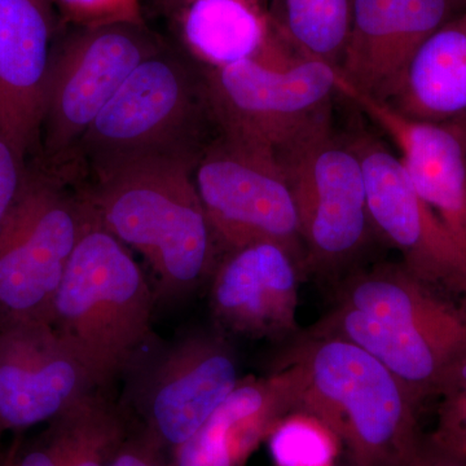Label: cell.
<instances>
[{
    "label": "cell",
    "instance_id": "4",
    "mask_svg": "<svg viewBox=\"0 0 466 466\" xmlns=\"http://www.w3.org/2000/svg\"><path fill=\"white\" fill-rule=\"evenodd\" d=\"M155 294L131 250L101 225L88 204L48 323L84 359L101 388L108 389L142 357Z\"/></svg>",
    "mask_w": 466,
    "mask_h": 466
},
{
    "label": "cell",
    "instance_id": "15",
    "mask_svg": "<svg viewBox=\"0 0 466 466\" xmlns=\"http://www.w3.org/2000/svg\"><path fill=\"white\" fill-rule=\"evenodd\" d=\"M61 26L54 0H0V127L29 162L41 153L46 90Z\"/></svg>",
    "mask_w": 466,
    "mask_h": 466
},
{
    "label": "cell",
    "instance_id": "37",
    "mask_svg": "<svg viewBox=\"0 0 466 466\" xmlns=\"http://www.w3.org/2000/svg\"><path fill=\"white\" fill-rule=\"evenodd\" d=\"M462 2H464V3H465V5H466V0H462Z\"/></svg>",
    "mask_w": 466,
    "mask_h": 466
},
{
    "label": "cell",
    "instance_id": "3",
    "mask_svg": "<svg viewBox=\"0 0 466 466\" xmlns=\"http://www.w3.org/2000/svg\"><path fill=\"white\" fill-rule=\"evenodd\" d=\"M288 359L299 364L297 410L323 422L354 466H408L424 438L420 404L388 368L354 343L308 333Z\"/></svg>",
    "mask_w": 466,
    "mask_h": 466
},
{
    "label": "cell",
    "instance_id": "23",
    "mask_svg": "<svg viewBox=\"0 0 466 466\" xmlns=\"http://www.w3.org/2000/svg\"><path fill=\"white\" fill-rule=\"evenodd\" d=\"M352 0H284L275 25L303 56L339 67L351 25Z\"/></svg>",
    "mask_w": 466,
    "mask_h": 466
},
{
    "label": "cell",
    "instance_id": "33",
    "mask_svg": "<svg viewBox=\"0 0 466 466\" xmlns=\"http://www.w3.org/2000/svg\"><path fill=\"white\" fill-rule=\"evenodd\" d=\"M119 5L125 9L126 15L130 18L131 23L146 24L143 17L142 5L140 0H118Z\"/></svg>",
    "mask_w": 466,
    "mask_h": 466
},
{
    "label": "cell",
    "instance_id": "2",
    "mask_svg": "<svg viewBox=\"0 0 466 466\" xmlns=\"http://www.w3.org/2000/svg\"><path fill=\"white\" fill-rule=\"evenodd\" d=\"M218 131L205 66L170 45L139 64L76 147L73 170L87 182L147 158L196 162Z\"/></svg>",
    "mask_w": 466,
    "mask_h": 466
},
{
    "label": "cell",
    "instance_id": "35",
    "mask_svg": "<svg viewBox=\"0 0 466 466\" xmlns=\"http://www.w3.org/2000/svg\"><path fill=\"white\" fill-rule=\"evenodd\" d=\"M2 434H3L2 431H0V437H2ZM5 456L0 455V461H3V460H5Z\"/></svg>",
    "mask_w": 466,
    "mask_h": 466
},
{
    "label": "cell",
    "instance_id": "14",
    "mask_svg": "<svg viewBox=\"0 0 466 466\" xmlns=\"http://www.w3.org/2000/svg\"><path fill=\"white\" fill-rule=\"evenodd\" d=\"M464 11L462 0H352L339 75L355 90L390 100L422 43Z\"/></svg>",
    "mask_w": 466,
    "mask_h": 466
},
{
    "label": "cell",
    "instance_id": "5",
    "mask_svg": "<svg viewBox=\"0 0 466 466\" xmlns=\"http://www.w3.org/2000/svg\"><path fill=\"white\" fill-rule=\"evenodd\" d=\"M276 156L299 211L306 275L339 285L363 267L377 236L363 167L349 135L334 130L329 115Z\"/></svg>",
    "mask_w": 466,
    "mask_h": 466
},
{
    "label": "cell",
    "instance_id": "6",
    "mask_svg": "<svg viewBox=\"0 0 466 466\" xmlns=\"http://www.w3.org/2000/svg\"><path fill=\"white\" fill-rule=\"evenodd\" d=\"M55 43L36 164L73 170L76 147L118 88L167 45L147 24L66 26Z\"/></svg>",
    "mask_w": 466,
    "mask_h": 466
},
{
    "label": "cell",
    "instance_id": "26",
    "mask_svg": "<svg viewBox=\"0 0 466 466\" xmlns=\"http://www.w3.org/2000/svg\"><path fill=\"white\" fill-rule=\"evenodd\" d=\"M426 440L443 452L466 460V400H441L437 425Z\"/></svg>",
    "mask_w": 466,
    "mask_h": 466
},
{
    "label": "cell",
    "instance_id": "8",
    "mask_svg": "<svg viewBox=\"0 0 466 466\" xmlns=\"http://www.w3.org/2000/svg\"><path fill=\"white\" fill-rule=\"evenodd\" d=\"M193 179L220 256L269 241L305 259L296 201L274 149L218 131L196 161Z\"/></svg>",
    "mask_w": 466,
    "mask_h": 466
},
{
    "label": "cell",
    "instance_id": "21",
    "mask_svg": "<svg viewBox=\"0 0 466 466\" xmlns=\"http://www.w3.org/2000/svg\"><path fill=\"white\" fill-rule=\"evenodd\" d=\"M174 21L187 54L208 69L253 60L274 30L257 0H191Z\"/></svg>",
    "mask_w": 466,
    "mask_h": 466
},
{
    "label": "cell",
    "instance_id": "9",
    "mask_svg": "<svg viewBox=\"0 0 466 466\" xmlns=\"http://www.w3.org/2000/svg\"><path fill=\"white\" fill-rule=\"evenodd\" d=\"M218 130L276 150L332 115L339 67L305 57L288 69L257 60L208 69Z\"/></svg>",
    "mask_w": 466,
    "mask_h": 466
},
{
    "label": "cell",
    "instance_id": "10",
    "mask_svg": "<svg viewBox=\"0 0 466 466\" xmlns=\"http://www.w3.org/2000/svg\"><path fill=\"white\" fill-rule=\"evenodd\" d=\"M240 381V363L225 333L187 334L150 358L146 367L140 364L130 408H125L134 410L131 421L170 455Z\"/></svg>",
    "mask_w": 466,
    "mask_h": 466
},
{
    "label": "cell",
    "instance_id": "7",
    "mask_svg": "<svg viewBox=\"0 0 466 466\" xmlns=\"http://www.w3.org/2000/svg\"><path fill=\"white\" fill-rule=\"evenodd\" d=\"M87 217L75 174L29 162L23 196L0 229V323L48 321Z\"/></svg>",
    "mask_w": 466,
    "mask_h": 466
},
{
    "label": "cell",
    "instance_id": "36",
    "mask_svg": "<svg viewBox=\"0 0 466 466\" xmlns=\"http://www.w3.org/2000/svg\"><path fill=\"white\" fill-rule=\"evenodd\" d=\"M5 460H7V458H5ZM5 460H3V461H0V466H5Z\"/></svg>",
    "mask_w": 466,
    "mask_h": 466
},
{
    "label": "cell",
    "instance_id": "20",
    "mask_svg": "<svg viewBox=\"0 0 466 466\" xmlns=\"http://www.w3.org/2000/svg\"><path fill=\"white\" fill-rule=\"evenodd\" d=\"M385 103L408 118L431 124L466 116V11L422 43Z\"/></svg>",
    "mask_w": 466,
    "mask_h": 466
},
{
    "label": "cell",
    "instance_id": "34",
    "mask_svg": "<svg viewBox=\"0 0 466 466\" xmlns=\"http://www.w3.org/2000/svg\"><path fill=\"white\" fill-rule=\"evenodd\" d=\"M456 126H458L460 135H461L462 142H464V147L466 150V116H461V118L455 119Z\"/></svg>",
    "mask_w": 466,
    "mask_h": 466
},
{
    "label": "cell",
    "instance_id": "29",
    "mask_svg": "<svg viewBox=\"0 0 466 466\" xmlns=\"http://www.w3.org/2000/svg\"><path fill=\"white\" fill-rule=\"evenodd\" d=\"M5 466H61L56 437L50 425L26 446L15 447Z\"/></svg>",
    "mask_w": 466,
    "mask_h": 466
},
{
    "label": "cell",
    "instance_id": "17",
    "mask_svg": "<svg viewBox=\"0 0 466 466\" xmlns=\"http://www.w3.org/2000/svg\"><path fill=\"white\" fill-rule=\"evenodd\" d=\"M300 389L302 370L291 359L271 375L241 379L207 422L170 452L171 466H247L275 425L297 410Z\"/></svg>",
    "mask_w": 466,
    "mask_h": 466
},
{
    "label": "cell",
    "instance_id": "18",
    "mask_svg": "<svg viewBox=\"0 0 466 466\" xmlns=\"http://www.w3.org/2000/svg\"><path fill=\"white\" fill-rule=\"evenodd\" d=\"M336 303L466 354L465 306L429 287L401 262L355 269L337 285Z\"/></svg>",
    "mask_w": 466,
    "mask_h": 466
},
{
    "label": "cell",
    "instance_id": "12",
    "mask_svg": "<svg viewBox=\"0 0 466 466\" xmlns=\"http://www.w3.org/2000/svg\"><path fill=\"white\" fill-rule=\"evenodd\" d=\"M97 389L91 368L48 321L0 323L2 433L47 425Z\"/></svg>",
    "mask_w": 466,
    "mask_h": 466
},
{
    "label": "cell",
    "instance_id": "16",
    "mask_svg": "<svg viewBox=\"0 0 466 466\" xmlns=\"http://www.w3.org/2000/svg\"><path fill=\"white\" fill-rule=\"evenodd\" d=\"M337 91L360 109L400 150L413 188L440 218L466 257V150L455 122L431 124L400 115L355 90L341 75Z\"/></svg>",
    "mask_w": 466,
    "mask_h": 466
},
{
    "label": "cell",
    "instance_id": "31",
    "mask_svg": "<svg viewBox=\"0 0 466 466\" xmlns=\"http://www.w3.org/2000/svg\"><path fill=\"white\" fill-rule=\"evenodd\" d=\"M440 400H466V355L453 367L441 385Z\"/></svg>",
    "mask_w": 466,
    "mask_h": 466
},
{
    "label": "cell",
    "instance_id": "22",
    "mask_svg": "<svg viewBox=\"0 0 466 466\" xmlns=\"http://www.w3.org/2000/svg\"><path fill=\"white\" fill-rule=\"evenodd\" d=\"M48 425L56 437L61 466H110L133 421L124 404L116 403L103 388Z\"/></svg>",
    "mask_w": 466,
    "mask_h": 466
},
{
    "label": "cell",
    "instance_id": "11",
    "mask_svg": "<svg viewBox=\"0 0 466 466\" xmlns=\"http://www.w3.org/2000/svg\"><path fill=\"white\" fill-rule=\"evenodd\" d=\"M349 139L363 167L377 238L400 251L410 274L466 308V257L413 188L400 156L367 130Z\"/></svg>",
    "mask_w": 466,
    "mask_h": 466
},
{
    "label": "cell",
    "instance_id": "25",
    "mask_svg": "<svg viewBox=\"0 0 466 466\" xmlns=\"http://www.w3.org/2000/svg\"><path fill=\"white\" fill-rule=\"evenodd\" d=\"M29 177V161L23 157L0 127V229L20 201Z\"/></svg>",
    "mask_w": 466,
    "mask_h": 466
},
{
    "label": "cell",
    "instance_id": "39",
    "mask_svg": "<svg viewBox=\"0 0 466 466\" xmlns=\"http://www.w3.org/2000/svg\"><path fill=\"white\" fill-rule=\"evenodd\" d=\"M257 2H258V0H257Z\"/></svg>",
    "mask_w": 466,
    "mask_h": 466
},
{
    "label": "cell",
    "instance_id": "32",
    "mask_svg": "<svg viewBox=\"0 0 466 466\" xmlns=\"http://www.w3.org/2000/svg\"><path fill=\"white\" fill-rule=\"evenodd\" d=\"M152 2L162 15L174 21L177 15L191 3V0H152Z\"/></svg>",
    "mask_w": 466,
    "mask_h": 466
},
{
    "label": "cell",
    "instance_id": "30",
    "mask_svg": "<svg viewBox=\"0 0 466 466\" xmlns=\"http://www.w3.org/2000/svg\"><path fill=\"white\" fill-rule=\"evenodd\" d=\"M408 466H466V460L443 452L424 438L415 458Z\"/></svg>",
    "mask_w": 466,
    "mask_h": 466
},
{
    "label": "cell",
    "instance_id": "13",
    "mask_svg": "<svg viewBox=\"0 0 466 466\" xmlns=\"http://www.w3.org/2000/svg\"><path fill=\"white\" fill-rule=\"evenodd\" d=\"M305 259L278 242L226 251L210 278V308L220 332L283 341L299 334Z\"/></svg>",
    "mask_w": 466,
    "mask_h": 466
},
{
    "label": "cell",
    "instance_id": "19",
    "mask_svg": "<svg viewBox=\"0 0 466 466\" xmlns=\"http://www.w3.org/2000/svg\"><path fill=\"white\" fill-rule=\"evenodd\" d=\"M309 333L337 337L363 349L410 389L420 406L438 397L451 370L466 355L339 303Z\"/></svg>",
    "mask_w": 466,
    "mask_h": 466
},
{
    "label": "cell",
    "instance_id": "27",
    "mask_svg": "<svg viewBox=\"0 0 466 466\" xmlns=\"http://www.w3.org/2000/svg\"><path fill=\"white\" fill-rule=\"evenodd\" d=\"M54 5L61 23L66 26L131 23L118 0H54Z\"/></svg>",
    "mask_w": 466,
    "mask_h": 466
},
{
    "label": "cell",
    "instance_id": "24",
    "mask_svg": "<svg viewBox=\"0 0 466 466\" xmlns=\"http://www.w3.org/2000/svg\"><path fill=\"white\" fill-rule=\"evenodd\" d=\"M276 466H330L339 440L314 416L294 410L267 437Z\"/></svg>",
    "mask_w": 466,
    "mask_h": 466
},
{
    "label": "cell",
    "instance_id": "28",
    "mask_svg": "<svg viewBox=\"0 0 466 466\" xmlns=\"http://www.w3.org/2000/svg\"><path fill=\"white\" fill-rule=\"evenodd\" d=\"M110 466H171V462L167 451L133 422Z\"/></svg>",
    "mask_w": 466,
    "mask_h": 466
},
{
    "label": "cell",
    "instance_id": "1",
    "mask_svg": "<svg viewBox=\"0 0 466 466\" xmlns=\"http://www.w3.org/2000/svg\"><path fill=\"white\" fill-rule=\"evenodd\" d=\"M195 165L139 159L81 183L101 225L146 259L162 299L198 289L220 257L193 179Z\"/></svg>",
    "mask_w": 466,
    "mask_h": 466
},
{
    "label": "cell",
    "instance_id": "38",
    "mask_svg": "<svg viewBox=\"0 0 466 466\" xmlns=\"http://www.w3.org/2000/svg\"><path fill=\"white\" fill-rule=\"evenodd\" d=\"M258 2H260V0H258Z\"/></svg>",
    "mask_w": 466,
    "mask_h": 466
}]
</instances>
